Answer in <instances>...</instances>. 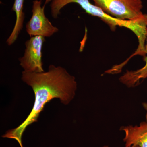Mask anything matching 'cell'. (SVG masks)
<instances>
[{
    "label": "cell",
    "instance_id": "cell-10",
    "mask_svg": "<svg viewBox=\"0 0 147 147\" xmlns=\"http://www.w3.org/2000/svg\"><path fill=\"white\" fill-rule=\"evenodd\" d=\"M52 0H45V4H44V5L45 6L47 4L49 3L50 2L52 1Z\"/></svg>",
    "mask_w": 147,
    "mask_h": 147
},
{
    "label": "cell",
    "instance_id": "cell-8",
    "mask_svg": "<svg viewBox=\"0 0 147 147\" xmlns=\"http://www.w3.org/2000/svg\"><path fill=\"white\" fill-rule=\"evenodd\" d=\"M25 0H14L11 10L16 14V20L13 30L7 38V41L12 44L16 41L19 34L23 28L25 13L24 12V5Z\"/></svg>",
    "mask_w": 147,
    "mask_h": 147
},
{
    "label": "cell",
    "instance_id": "cell-3",
    "mask_svg": "<svg viewBox=\"0 0 147 147\" xmlns=\"http://www.w3.org/2000/svg\"><path fill=\"white\" fill-rule=\"evenodd\" d=\"M94 5L105 13L119 20L142 21L147 20L143 13L141 0H92Z\"/></svg>",
    "mask_w": 147,
    "mask_h": 147
},
{
    "label": "cell",
    "instance_id": "cell-2",
    "mask_svg": "<svg viewBox=\"0 0 147 147\" xmlns=\"http://www.w3.org/2000/svg\"><path fill=\"white\" fill-rule=\"evenodd\" d=\"M51 2V14L55 18H58L61 10L65 6L75 3L80 5L86 13L100 18L113 31H115L117 26L127 28L136 35L138 39L144 38L146 32L147 23L145 21L119 20L105 13L97 6L90 2L89 0H52Z\"/></svg>",
    "mask_w": 147,
    "mask_h": 147
},
{
    "label": "cell",
    "instance_id": "cell-5",
    "mask_svg": "<svg viewBox=\"0 0 147 147\" xmlns=\"http://www.w3.org/2000/svg\"><path fill=\"white\" fill-rule=\"evenodd\" d=\"M45 42L44 37L34 36L31 37L25 42L26 49L24 56L18 59L20 65L24 71L37 73L44 72L42 48Z\"/></svg>",
    "mask_w": 147,
    "mask_h": 147
},
{
    "label": "cell",
    "instance_id": "cell-1",
    "mask_svg": "<svg viewBox=\"0 0 147 147\" xmlns=\"http://www.w3.org/2000/svg\"><path fill=\"white\" fill-rule=\"evenodd\" d=\"M21 79L30 86L34 92L35 101L31 112L19 126L7 131L2 137L15 139L23 147L22 137L27 127L37 121L45 105L54 98L67 105L74 98L77 83L74 76L65 69L51 65L48 71L37 73L23 71Z\"/></svg>",
    "mask_w": 147,
    "mask_h": 147
},
{
    "label": "cell",
    "instance_id": "cell-11",
    "mask_svg": "<svg viewBox=\"0 0 147 147\" xmlns=\"http://www.w3.org/2000/svg\"><path fill=\"white\" fill-rule=\"evenodd\" d=\"M129 147H140L139 146H137V145H133L132 146H131Z\"/></svg>",
    "mask_w": 147,
    "mask_h": 147
},
{
    "label": "cell",
    "instance_id": "cell-6",
    "mask_svg": "<svg viewBox=\"0 0 147 147\" xmlns=\"http://www.w3.org/2000/svg\"><path fill=\"white\" fill-rule=\"evenodd\" d=\"M120 130L124 131L125 136L123 139L125 147L133 145L140 147H147V122H142L139 126H122Z\"/></svg>",
    "mask_w": 147,
    "mask_h": 147
},
{
    "label": "cell",
    "instance_id": "cell-9",
    "mask_svg": "<svg viewBox=\"0 0 147 147\" xmlns=\"http://www.w3.org/2000/svg\"><path fill=\"white\" fill-rule=\"evenodd\" d=\"M142 105H143L144 108L147 111L146 114V121L147 122V102H143L142 103Z\"/></svg>",
    "mask_w": 147,
    "mask_h": 147
},
{
    "label": "cell",
    "instance_id": "cell-12",
    "mask_svg": "<svg viewBox=\"0 0 147 147\" xmlns=\"http://www.w3.org/2000/svg\"><path fill=\"white\" fill-rule=\"evenodd\" d=\"M102 147H108V146H104Z\"/></svg>",
    "mask_w": 147,
    "mask_h": 147
},
{
    "label": "cell",
    "instance_id": "cell-7",
    "mask_svg": "<svg viewBox=\"0 0 147 147\" xmlns=\"http://www.w3.org/2000/svg\"><path fill=\"white\" fill-rule=\"evenodd\" d=\"M146 42V55L144 58L145 65L136 71L127 70L119 78L120 82L128 88L136 87L139 85L141 80L147 78V30Z\"/></svg>",
    "mask_w": 147,
    "mask_h": 147
},
{
    "label": "cell",
    "instance_id": "cell-4",
    "mask_svg": "<svg viewBox=\"0 0 147 147\" xmlns=\"http://www.w3.org/2000/svg\"><path fill=\"white\" fill-rule=\"evenodd\" d=\"M42 0H35L33 2L32 17L26 25L27 33L31 37H49L59 31L45 16V6H42Z\"/></svg>",
    "mask_w": 147,
    "mask_h": 147
}]
</instances>
